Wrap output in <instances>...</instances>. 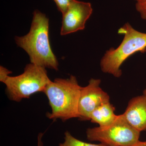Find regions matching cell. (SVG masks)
I'll return each instance as SVG.
<instances>
[{
	"label": "cell",
	"instance_id": "13",
	"mask_svg": "<svg viewBox=\"0 0 146 146\" xmlns=\"http://www.w3.org/2000/svg\"><path fill=\"white\" fill-rule=\"evenodd\" d=\"M12 72L3 66L0 67V81L3 83L7 78L9 76V74H11Z\"/></svg>",
	"mask_w": 146,
	"mask_h": 146
},
{
	"label": "cell",
	"instance_id": "12",
	"mask_svg": "<svg viewBox=\"0 0 146 146\" xmlns=\"http://www.w3.org/2000/svg\"><path fill=\"white\" fill-rule=\"evenodd\" d=\"M56 6L58 9L63 14L67 10V8L70 5L71 2L73 0H53Z\"/></svg>",
	"mask_w": 146,
	"mask_h": 146
},
{
	"label": "cell",
	"instance_id": "8",
	"mask_svg": "<svg viewBox=\"0 0 146 146\" xmlns=\"http://www.w3.org/2000/svg\"><path fill=\"white\" fill-rule=\"evenodd\" d=\"M123 115L127 122L136 130L140 132L146 131V96L132 98Z\"/></svg>",
	"mask_w": 146,
	"mask_h": 146
},
{
	"label": "cell",
	"instance_id": "11",
	"mask_svg": "<svg viewBox=\"0 0 146 146\" xmlns=\"http://www.w3.org/2000/svg\"><path fill=\"white\" fill-rule=\"evenodd\" d=\"M136 1V10L140 13L141 18L146 20V0H134Z\"/></svg>",
	"mask_w": 146,
	"mask_h": 146
},
{
	"label": "cell",
	"instance_id": "4",
	"mask_svg": "<svg viewBox=\"0 0 146 146\" xmlns=\"http://www.w3.org/2000/svg\"><path fill=\"white\" fill-rule=\"evenodd\" d=\"M51 81L46 68L31 63L26 66L23 74L8 76L3 83L6 86L9 98L19 102L35 93L43 92Z\"/></svg>",
	"mask_w": 146,
	"mask_h": 146
},
{
	"label": "cell",
	"instance_id": "2",
	"mask_svg": "<svg viewBox=\"0 0 146 146\" xmlns=\"http://www.w3.org/2000/svg\"><path fill=\"white\" fill-rule=\"evenodd\" d=\"M82 87L76 78L71 75L68 78H57L51 81L43 92L51 108L47 117L52 119L67 121L78 118V103Z\"/></svg>",
	"mask_w": 146,
	"mask_h": 146
},
{
	"label": "cell",
	"instance_id": "5",
	"mask_svg": "<svg viewBox=\"0 0 146 146\" xmlns=\"http://www.w3.org/2000/svg\"><path fill=\"white\" fill-rule=\"evenodd\" d=\"M141 132L127 122L123 114L111 124L88 128L86 137L90 141H98L108 146H130L139 141Z\"/></svg>",
	"mask_w": 146,
	"mask_h": 146
},
{
	"label": "cell",
	"instance_id": "7",
	"mask_svg": "<svg viewBox=\"0 0 146 146\" xmlns=\"http://www.w3.org/2000/svg\"><path fill=\"white\" fill-rule=\"evenodd\" d=\"M93 12L90 3L73 0L63 13L61 35L74 33L85 28L86 21Z\"/></svg>",
	"mask_w": 146,
	"mask_h": 146
},
{
	"label": "cell",
	"instance_id": "1",
	"mask_svg": "<svg viewBox=\"0 0 146 146\" xmlns=\"http://www.w3.org/2000/svg\"><path fill=\"white\" fill-rule=\"evenodd\" d=\"M49 27L48 18L39 11L35 10L29 33L16 36L15 41L29 55L31 63L57 71L58 61L50 44Z\"/></svg>",
	"mask_w": 146,
	"mask_h": 146
},
{
	"label": "cell",
	"instance_id": "15",
	"mask_svg": "<svg viewBox=\"0 0 146 146\" xmlns=\"http://www.w3.org/2000/svg\"><path fill=\"white\" fill-rule=\"evenodd\" d=\"M130 146H146V141L143 142H141L139 141L136 143Z\"/></svg>",
	"mask_w": 146,
	"mask_h": 146
},
{
	"label": "cell",
	"instance_id": "10",
	"mask_svg": "<svg viewBox=\"0 0 146 146\" xmlns=\"http://www.w3.org/2000/svg\"><path fill=\"white\" fill-rule=\"evenodd\" d=\"M64 139V142L59 144V146H108L102 143L94 144L83 142L74 138L68 131L65 132Z\"/></svg>",
	"mask_w": 146,
	"mask_h": 146
},
{
	"label": "cell",
	"instance_id": "9",
	"mask_svg": "<svg viewBox=\"0 0 146 146\" xmlns=\"http://www.w3.org/2000/svg\"><path fill=\"white\" fill-rule=\"evenodd\" d=\"M115 108L110 102L102 105L91 113L90 120L91 122L97 123L100 127L109 125L117 117L115 115Z\"/></svg>",
	"mask_w": 146,
	"mask_h": 146
},
{
	"label": "cell",
	"instance_id": "6",
	"mask_svg": "<svg viewBox=\"0 0 146 146\" xmlns=\"http://www.w3.org/2000/svg\"><path fill=\"white\" fill-rule=\"evenodd\" d=\"M100 80L91 78L85 87H82L78 103L79 119L90 121L92 112L102 105L110 102L108 94L100 86Z\"/></svg>",
	"mask_w": 146,
	"mask_h": 146
},
{
	"label": "cell",
	"instance_id": "16",
	"mask_svg": "<svg viewBox=\"0 0 146 146\" xmlns=\"http://www.w3.org/2000/svg\"><path fill=\"white\" fill-rule=\"evenodd\" d=\"M143 95H145V96H146V88L144 90Z\"/></svg>",
	"mask_w": 146,
	"mask_h": 146
},
{
	"label": "cell",
	"instance_id": "3",
	"mask_svg": "<svg viewBox=\"0 0 146 146\" xmlns=\"http://www.w3.org/2000/svg\"><path fill=\"white\" fill-rule=\"evenodd\" d=\"M118 33L124 35L121 44L106 51L100 62L102 71L116 78L122 75L121 66L128 58L138 52H146V33L138 31L129 23L120 28Z\"/></svg>",
	"mask_w": 146,
	"mask_h": 146
},
{
	"label": "cell",
	"instance_id": "14",
	"mask_svg": "<svg viewBox=\"0 0 146 146\" xmlns=\"http://www.w3.org/2000/svg\"><path fill=\"white\" fill-rule=\"evenodd\" d=\"M43 133H39L38 136V143H37V146H43V142L42 141V138L43 137Z\"/></svg>",
	"mask_w": 146,
	"mask_h": 146
}]
</instances>
